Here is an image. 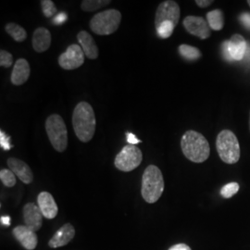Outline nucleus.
Wrapping results in <instances>:
<instances>
[{
	"label": "nucleus",
	"instance_id": "18",
	"mask_svg": "<svg viewBox=\"0 0 250 250\" xmlns=\"http://www.w3.org/2000/svg\"><path fill=\"white\" fill-rule=\"evenodd\" d=\"M33 48L38 53L46 51L51 45V34L45 27H39L33 35Z\"/></svg>",
	"mask_w": 250,
	"mask_h": 250
},
{
	"label": "nucleus",
	"instance_id": "2",
	"mask_svg": "<svg viewBox=\"0 0 250 250\" xmlns=\"http://www.w3.org/2000/svg\"><path fill=\"white\" fill-rule=\"evenodd\" d=\"M181 148L186 158L195 163L204 162L210 154V146L205 136L194 130H189L182 136Z\"/></svg>",
	"mask_w": 250,
	"mask_h": 250
},
{
	"label": "nucleus",
	"instance_id": "10",
	"mask_svg": "<svg viewBox=\"0 0 250 250\" xmlns=\"http://www.w3.org/2000/svg\"><path fill=\"white\" fill-rule=\"evenodd\" d=\"M183 24L190 35L197 36L200 39L204 40L211 35L210 27L208 26V23L205 19L202 17L188 16L184 19Z\"/></svg>",
	"mask_w": 250,
	"mask_h": 250
},
{
	"label": "nucleus",
	"instance_id": "7",
	"mask_svg": "<svg viewBox=\"0 0 250 250\" xmlns=\"http://www.w3.org/2000/svg\"><path fill=\"white\" fill-rule=\"evenodd\" d=\"M143 161V153L134 145H127L117 154L114 165L118 170L129 172L136 169Z\"/></svg>",
	"mask_w": 250,
	"mask_h": 250
},
{
	"label": "nucleus",
	"instance_id": "28",
	"mask_svg": "<svg viewBox=\"0 0 250 250\" xmlns=\"http://www.w3.org/2000/svg\"><path fill=\"white\" fill-rule=\"evenodd\" d=\"M13 64V57L12 55L6 51V50H1L0 51V66L4 68H9Z\"/></svg>",
	"mask_w": 250,
	"mask_h": 250
},
{
	"label": "nucleus",
	"instance_id": "5",
	"mask_svg": "<svg viewBox=\"0 0 250 250\" xmlns=\"http://www.w3.org/2000/svg\"><path fill=\"white\" fill-rule=\"evenodd\" d=\"M122 13L117 9H107L97 13L90 21L91 31L98 36H109L121 24Z\"/></svg>",
	"mask_w": 250,
	"mask_h": 250
},
{
	"label": "nucleus",
	"instance_id": "12",
	"mask_svg": "<svg viewBox=\"0 0 250 250\" xmlns=\"http://www.w3.org/2000/svg\"><path fill=\"white\" fill-rule=\"evenodd\" d=\"M8 167L22 183L29 185L34 181V173L26 162L16 158H9Z\"/></svg>",
	"mask_w": 250,
	"mask_h": 250
},
{
	"label": "nucleus",
	"instance_id": "17",
	"mask_svg": "<svg viewBox=\"0 0 250 250\" xmlns=\"http://www.w3.org/2000/svg\"><path fill=\"white\" fill-rule=\"evenodd\" d=\"M77 39L86 58L89 60H96L99 58V47L89 33L81 31L77 35Z\"/></svg>",
	"mask_w": 250,
	"mask_h": 250
},
{
	"label": "nucleus",
	"instance_id": "35",
	"mask_svg": "<svg viewBox=\"0 0 250 250\" xmlns=\"http://www.w3.org/2000/svg\"><path fill=\"white\" fill-rule=\"evenodd\" d=\"M169 250H192L190 249V247H188V245L186 244H177L172 246L170 248Z\"/></svg>",
	"mask_w": 250,
	"mask_h": 250
},
{
	"label": "nucleus",
	"instance_id": "36",
	"mask_svg": "<svg viewBox=\"0 0 250 250\" xmlns=\"http://www.w3.org/2000/svg\"><path fill=\"white\" fill-rule=\"evenodd\" d=\"M1 223L4 225L9 226L10 225V218L9 216H5V217H1Z\"/></svg>",
	"mask_w": 250,
	"mask_h": 250
},
{
	"label": "nucleus",
	"instance_id": "30",
	"mask_svg": "<svg viewBox=\"0 0 250 250\" xmlns=\"http://www.w3.org/2000/svg\"><path fill=\"white\" fill-rule=\"evenodd\" d=\"M67 20V15L64 12H61L59 14L56 15V17L54 18V23H56L57 25H62L63 22H65Z\"/></svg>",
	"mask_w": 250,
	"mask_h": 250
},
{
	"label": "nucleus",
	"instance_id": "15",
	"mask_svg": "<svg viewBox=\"0 0 250 250\" xmlns=\"http://www.w3.org/2000/svg\"><path fill=\"white\" fill-rule=\"evenodd\" d=\"M37 202L42 211V214L45 218L48 220H52L54 218H56V216L58 215L59 208L54 197L50 193L45 191L41 192L37 197Z\"/></svg>",
	"mask_w": 250,
	"mask_h": 250
},
{
	"label": "nucleus",
	"instance_id": "16",
	"mask_svg": "<svg viewBox=\"0 0 250 250\" xmlns=\"http://www.w3.org/2000/svg\"><path fill=\"white\" fill-rule=\"evenodd\" d=\"M31 74V68L25 59H19L13 66L10 75L11 83L14 85H22L25 83Z\"/></svg>",
	"mask_w": 250,
	"mask_h": 250
},
{
	"label": "nucleus",
	"instance_id": "24",
	"mask_svg": "<svg viewBox=\"0 0 250 250\" xmlns=\"http://www.w3.org/2000/svg\"><path fill=\"white\" fill-rule=\"evenodd\" d=\"M175 27L176 26L174 25V23L171 21H164L161 23L160 26L156 28L158 36L163 39H167L172 35Z\"/></svg>",
	"mask_w": 250,
	"mask_h": 250
},
{
	"label": "nucleus",
	"instance_id": "9",
	"mask_svg": "<svg viewBox=\"0 0 250 250\" xmlns=\"http://www.w3.org/2000/svg\"><path fill=\"white\" fill-rule=\"evenodd\" d=\"M84 63V53L80 45H69L64 53L59 57V64L66 71L78 69Z\"/></svg>",
	"mask_w": 250,
	"mask_h": 250
},
{
	"label": "nucleus",
	"instance_id": "14",
	"mask_svg": "<svg viewBox=\"0 0 250 250\" xmlns=\"http://www.w3.org/2000/svg\"><path fill=\"white\" fill-rule=\"evenodd\" d=\"M13 235L25 250H34L36 249L38 243L37 235L27 226L20 225L14 228Z\"/></svg>",
	"mask_w": 250,
	"mask_h": 250
},
{
	"label": "nucleus",
	"instance_id": "37",
	"mask_svg": "<svg viewBox=\"0 0 250 250\" xmlns=\"http://www.w3.org/2000/svg\"><path fill=\"white\" fill-rule=\"evenodd\" d=\"M248 4H249V5H250V0H249V1H248Z\"/></svg>",
	"mask_w": 250,
	"mask_h": 250
},
{
	"label": "nucleus",
	"instance_id": "25",
	"mask_svg": "<svg viewBox=\"0 0 250 250\" xmlns=\"http://www.w3.org/2000/svg\"><path fill=\"white\" fill-rule=\"evenodd\" d=\"M0 179L3 185L7 188H13L16 185V175L9 169L0 170Z\"/></svg>",
	"mask_w": 250,
	"mask_h": 250
},
{
	"label": "nucleus",
	"instance_id": "11",
	"mask_svg": "<svg viewBox=\"0 0 250 250\" xmlns=\"http://www.w3.org/2000/svg\"><path fill=\"white\" fill-rule=\"evenodd\" d=\"M23 219L25 226L36 232L40 230L43 224V214L39 206L34 203H28L23 208Z\"/></svg>",
	"mask_w": 250,
	"mask_h": 250
},
{
	"label": "nucleus",
	"instance_id": "13",
	"mask_svg": "<svg viewBox=\"0 0 250 250\" xmlns=\"http://www.w3.org/2000/svg\"><path fill=\"white\" fill-rule=\"evenodd\" d=\"M75 235V229L71 224H66L61 227L53 237L48 242V246L51 249H58L64 247L72 241Z\"/></svg>",
	"mask_w": 250,
	"mask_h": 250
},
{
	"label": "nucleus",
	"instance_id": "34",
	"mask_svg": "<svg viewBox=\"0 0 250 250\" xmlns=\"http://www.w3.org/2000/svg\"><path fill=\"white\" fill-rule=\"evenodd\" d=\"M213 3L212 0H197L196 1V4L199 8H202V9H205L207 7H209L211 4Z\"/></svg>",
	"mask_w": 250,
	"mask_h": 250
},
{
	"label": "nucleus",
	"instance_id": "33",
	"mask_svg": "<svg viewBox=\"0 0 250 250\" xmlns=\"http://www.w3.org/2000/svg\"><path fill=\"white\" fill-rule=\"evenodd\" d=\"M222 50H223V54H224V58L225 60H227L228 62H232V59L229 55V51H228V41H225L224 44L222 45Z\"/></svg>",
	"mask_w": 250,
	"mask_h": 250
},
{
	"label": "nucleus",
	"instance_id": "31",
	"mask_svg": "<svg viewBox=\"0 0 250 250\" xmlns=\"http://www.w3.org/2000/svg\"><path fill=\"white\" fill-rule=\"evenodd\" d=\"M240 21L244 26L250 30V13H248V12L243 13L240 16Z\"/></svg>",
	"mask_w": 250,
	"mask_h": 250
},
{
	"label": "nucleus",
	"instance_id": "32",
	"mask_svg": "<svg viewBox=\"0 0 250 250\" xmlns=\"http://www.w3.org/2000/svg\"><path fill=\"white\" fill-rule=\"evenodd\" d=\"M126 136H127V142L129 143V145H137V144L141 143L142 141L139 140L134 134L132 133H129L127 132L126 133Z\"/></svg>",
	"mask_w": 250,
	"mask_h": 250
},
{
	"label": "nucleus",
	"instance_id": "38",
	"mask_svg": "<svg viewBox=\"0 0 250 250\" xmlns=\"http://www.w3.org/2000/svg\"></svg>",
	"mask_w": 250,
	"mask_h": 250
},
{
	"label": "nucleus",
	"instance_id": "22",
	"mask_svg": "<svg viewBox=\"0 0 250 250\" xmlns=\"http://www.w3.org/2000/svg\"><path fill=\"white\" fill-rule=\"evenodd\" d=\"M179 53L184 59L190 62L197 61L201 57V52L198 48L186 44L179 46Z\"/></svg>",
	"mask_w": 250,
	"mask_h": 250
},
{
	"label": "nucleus",
	"instance_id": "26",
	"mask_svg": "<svg viewBox=\"0 0 250 250\" xmlns=\"http://www.w3.org/2000/svg\"><path fill=\"white\" fill-rule=\"evenodd\" d=\"M41 7H42L43 13H44V15L46 18L53 17L58 11L57 7L55 6L53 1H51V0H42L41 1Z\"/></svg>",
	"mask_w": 250,
	"mask_h": 250
},
{
	"label": "nucleus",
	"instance_id": "29",
	"mask_svg": "<svg viewBox=\"0 0 250 250\" xmlns=\"http://www.w3.org/2000/svg\"><path fill=\"white\" fill-rule=\"evenodd\" d=\"M0 145L1 147L4 150H9L13 147V146L10 144V138L3 131L0 132Z\"/></svg>",
	"mask_w": 250,
	"mask_h": 250
},
{
	"label": "nucleus",
	"instance_id": "8",
	"mask_svg": "<svg viewBox=\"0 0 250 250\" xmlns=\"http://www.w3.org/2000/svg\"><path fill=\"white\" fill-rule=\"evenodd\" d=\"M181 16V10L177 2L172 0H166L159 5L155 15L156 28L160 26L164 21H171L176 26Z\"/></svg>",
	"mask_w": 250,
	"mask_h": 250
},
{
	"label": "nucleus",
	"instance_id": "19",
	"mask_svg": "<svg viewBox=\"0 0 250 250\" xmlns=\"http://www.w3.org/2000/svg\"><path fill=\"white\" fill-rule=\"evenodd\" d=\"M247 47V41L240 35H233L231 39L228 40V51L232 61L239 62L243 60Z\"/></svg>",
	"mask_w": 250,
	"mask_h": 250
},
{
	"label": "nucleus",
	"instance_id": "21",
	"mask_svg": "<svg viewBox=\"0 0 250 250\" xmlns=\"http://www.w3.org/2000/svg\"><path fill=\"white\" fill-rule=\"evenodd\" d=\"M5 30L16 42H23L26 39L27 33L25 29L14 22H9L6 24Z\"/></svg>",
	"mask_w": 250,
	"mask_h": 250
},
{
	"label": "nucleus",
	"instance_id": "3",
	"mask_svg": "<svg viewBox=\"0 0 250 250\" xmlns=\"http://www.w3.org/2000/svg\"><path fill=\"white\" fill-rule=\"evenodd\" d=\"M164 191V179L161 170L155 165H149L142 177V197L149 204L157 202Z\"/></svg>",
	"mask_w": 250,
	"mask_h": 250
},
{
	"label": "nucleus",
	"instance_id": "4",
	"mask_svg": "<svg viewBox=\"0 0 250 250\" xmlns=\"http://www.w3.org/2000/svg\"><path fill=\"white\" fill-rule=\"evenodd\" d=\"M216 148L221 160L227 164H235L240 160V145L236 135L230 130H223L218 134Z\"/></svg>",
	"mask_w": 250,
	"mask_h": 250
},
{
	"label": "nucleus",
	"instance_id": "27",
	"mask_svg": "<svg viewBox=\"0 0 250 250\" xmlns=\"http://www.w3.org/2000/svg\"><path fill=\"white\" fill-rule=\"evenodd\" d=\"M239 190V185L237 183H229L227 185H225L224 188L221 190V195L224 198H231L232 196H234Z\"/></svg>",
	"mask_w": 250,
	"mask_h": 250
},
{
	"label": "nucleus",
	"instance_id": "6",
	"mask_svg": "<svg viewBox=\"0 0 250 250\" xmlns=\"http://www.w3.org/2000/svg\"><path fill=\"white\" fill-rule=\"evenodd\" d=\"M45 131L56 151L64 152L68 146V131L62 117L52 114L45 121Z\"/></svg>",
	"mask_w": 250,
	"mask_h": 250
},
{
	"label": "nucleus",
	"instance_id": "20",
	"mask_svg": "<svg viewBox=\"0 0 250 250\" xmlns=\"http://www.w3.org/2000/svg\"><path fill=\"white\" fill-rule=\"evenodd\" d=\"M207 21L210 29L221 31L224 26V16L221 9H214L207 14Z\"/></svg>",
	"mask_w": 250,
	"mask_h": 250
},
{
	"label": "nucleus",
	"instance_id": "23",
	"mask_svg": "<svg viewBox=\"0 0 250 250\" xmlns=\"http://www.w3.org/2000/svg\"><path fill=\"white\" fill-rule=\"evenodd\" d=\"M110 3V0H83L81 3V9L86 12H92L104 8Z\"/></svg>",
	"mask_w": 250,
	"mask_h": 250
},
{
	"label": "nucleus",
	"instance_id": "1",
	"mask_svg": "<svg viewBox=\"0 0 250 250\" xmlns=\"http://www.w3.org/2000/svg\"><path fill=\"white\" fill-rule=\"evenodd\" d=\"M96 116L92 106L82 101L74 107L72 113V126L78 139L87 143L93 138L96 132Z\"/></svg>",
	"mask_w": 250,
	"mask_h": 250
}]
</instances>
